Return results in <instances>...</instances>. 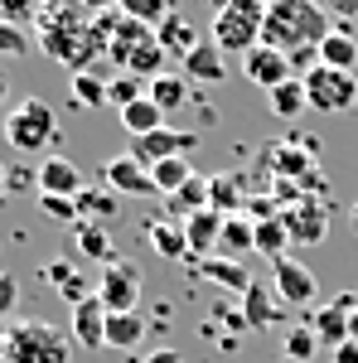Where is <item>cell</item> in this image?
<instances>
[{"instance_id": "6da1fadb", "label": "cell", "mask_w": 358, "mask_h": 363, "mask_svg": "<svg viewBox=\"0 0 358 363\" xmlns=\"http://www.w3.org/2000/svg\"><path fill=\"white\" fill-rule=\"evenodd\" d=\"M34 29H39V49L49 58H63L73 73H92V63L107 58L102 44H97V34H92L87 10L78 0H49Z\"/></svg>"}, {"instance_id": "7a4b0ae2", "label": "cell", "mask_w": 358, "mask_h": 363, "mask_svg": "<svg viewBox=\"0 0 358 363\" xmlns=\"http://www.w3.org/2000/svg\"><path fill=\"white\" fill-rule=\"evenodd\" d=\"M330 10L315 0H267V20H262V44L296 54L305 44H320L330 34Z\"/></svg>"}, {"instance_id": "3957f363", "label": "cell", "mask_w": 358, "mask_h": 363, "mask_svg": "<svg viewBox=\"0 0 358 363\" xmlns=\"http://www.w3.org/2000/svg\"><path fill=\"white\" fill-rule=\"evenodd\" d=\"M5 140L20 150V155H44L63 145V131H58V116L44 97H25L20 107L5 112Z\"/></svg>"}, {"instance_id": "277c9868", "label": "cell", "mask_w": 358, "mask_h": 363, "mask_svg": "<svg viewBox=\"0 0 358 363\" xmlns=\"http://www.w3.org/2000/svg\"><path fill=\"white\" fill-rule=\"evenodd\" d=\"M262 20H267V0H233L223 15H213L208 39L218 44L223 54L247 58L252 49L262 44Z\"/></svg>"}, {"instance_id": "5b68a950", "label": "cell", "mask_w": 358, "mask_h": 363, "mask_svg": "<svg viewBox=\"0 0 358 363\" xmlns=\"http://www.w3.org/2000/svg\"><path fill=\"white\" fill-rule=\"evenodd\" d=\"M5 363H68V339L49 320H20L5 330Z\"/></svg>"}, {"instance_id": "8992f818", "label": "cell", "mask_w": 358, "mask_h": 363, "mask_svg": "<svg viewBox=\"0 0 358 363\" xmlns=\"http://www.w3.org/2000/svg\"><path fill=\"white\" fill-rule=\"evenodd\" d=\"M305 83V97H310V112H349V107H358V73H339V68H310L301 78Z\"/></svg>"}, {"instance_id": "52a82bcc", "label": "cell", "mask_w": 358, "mask_h": 363, "mask_svg": "<svg viewBox=\"0 0 358 363\" xmlns=\"http://www.w3.org/2000/svg\"><path fill=\"white\" fill-rule=\"evenodd\" d=\"M198 145H203V136H198V131H179V126H160V131H150V136H136V140H131V150H126V155H131V160H140L145 169H155L160 160H179V155L189 160V155L198 150Z\"/></svg>"}, {"instance_id": "ba28073f", "label": "cell", "mask_w": 358, "mask_h": 363, "mask_svg": "<svg viewBox=\"0 0 358 363\" xmlns=\"http://www.w3.org/2000/svg\"><path fill=\"white\" fill-rule=\"evenodd\" d=\"M97 296H102V306H107L111 315H131V310H140V272H136V262L111 257L107 267H102V277H97Z\"/></svg>"}, {"instance_id": "9c48e42d", "label": "cell", "mask_w": 358, "mask_h": 363, "mask_svg": "<svg viewBox=\"0 0 358 363\" xmlns=\"http://www.w3.org/2000/svg\"><path fill=\"white\" fill-rule=\"evenodd\" d=\"M272 286H276V296H281V306H315V296H320L315 272L305 262H296L291 252L272 262Z\"/></svg>"}, {"instance_id": "30bf717a", "label": "cell", "mask_w": 358, "mask_h": 363, "mask_svg": "<svg viewBox=\"0 0 358 363\" xmlns=\"http://www.w3.org/2000/svg\"><path fill=\"white\" fill-rule=\"evenodd\" d=\"M102 184L121 199H155L160 194L155 179H150V169L140 165V160H131V155H111L107 165H102Z\"/></svg>"}, {"instance_id": "8fae6325", "label": "cell", "mask_w": 358, "mask_h": 363, "mask_svg": "<svg viewBox=\"0 0 358 363\" xmlns=\"http://www.w3.org/2000/svg\"><path fill=\"white\" fill-rule=\"evenodd\" d=\"M262 165L272 169L276 179H305L310 169H315V155L305 150L301 140H267V150H262Z\"/></svg>"}, {"instance_id": "7c38bea8", "label": "cell", "mask_w": 358, "mask_h": 363, "mask_svg": "<svg viewBox=\"0 0 358 363\" xmlns=\"http://www.w3.org/2000/svg\"><path fill=\"white\" fill-rule=\"evenodd\" d=\"M242 73H247V83L267 87V92L296 78V73H291V58L281 54V49H267V44H257V49L242 58Z\"/></svg>"}, {"instance_id": "4fadbf2b", "label": "cell", "mask_w": 358, "mask_h": 363, "mask_svg": "<svg viewBox=\"0 0 358 363\" xmlns=\"http://www.w3.org/2000/svg\"><path fill=\"white\" fill-rule=\"evenodd\" d=\"M281 213H286V228H291V242L315 247V242L325 238V218H330L325 199H301L296 208H281Z\"/></svg>"}, {"instance_id": "5bb4252c", "label": "cell", "mask_w": 358, "mask_h": 363, "mask_svg": "<svg viewBox=\"0 0 358 363\" xmlns=\"http://www.w3.org/2000/svg\"><path fill=\"white\" fill-rule=\"evenodd\" d=\"M87 184H83V169L73 165L68 155H49L39 165V194H58V199H78Z\"/></svg>"}, {"instance_id": "9a60e30c", "label": "cell", "mask_w": 358, "mask_h": 363, "mask_svg": "<svg viewBox=\"0 0 358 363\" xmlns=\"http://www.w3.org/2000/svg\"><path fill=\"white\" fill-rule=\"evenodd\" d=\"M184 238H189V262H208V257H218V242H223V213H218V208H203V213H194L189 223H184Z\"/></svg>"}, {"instance_id": "2e32d148", "label": "cell", "mask_w": 358, "mask_h": 363, "mask_svg": "<svg viewBox=\"0 0 358 363\" xmlns=\"http://www.w3.org/2000/svg\"><path fill=\"white\" fill-rule=\"evenodd\" d=\"M73 339L83 349L107 344V306H102V296H87L83 306H73Z\"/></svg>"}, {"instance_id": "e0dca14e", "label": "cell", "mask_w": 358, "mask_h": 363, "mask_svg": "<svg viewBox=\"0 0 358 363\" xmlns=\"http://www.w3.org/2000/svg\"><path fill=\"white\" fill-rule=\"evenodd\" d=\"M145 242L165 262H189V238H184V223L174 218H145Z\"/></svg>"}, {"instance_id": "ac0fdd59", "label": "cell", "mask_w": 358, "mask_h": 363, "mask_svg": "<svg viewBox=\"0 0 358 363\" xmlns=\"http://www.w3.org/2000/svg\"><path fill=\"white\" fill-rule=\"evenodd\" d=\"M184 78H189V83H223V78H228V54H223L208 34H203V44L184 58Z\"/></svg>"}, {"instance_id": "d6986e66", "label": "cell", "mask_w": 358, "mask_h": 363, "mask_svg": "<svg viewBox=\"0 0 358 363\" xmlns=\"http://www.w3.org/2000/svg\"><path fill=\"white\" fill-rule=\"evenodd\" d=\"M310 330H315V339L320 344H330V349H344L349 339H354V320H349V310L344 306H320L315 315H310Z\"/></svg>"}, {"instance_id": "ffe728a7", "label": "cell", "mask_w": 358, "mask_h": 363, "mask_svg": "<svg viewBox=\"0 0 358 363\" xmlns=\"http://www.w3.org/2000/svg\"><path fill=\"white\" fill-rule=\"evenodd\" d=\"M242 320H247L252 330H272V325H281V296L267 291L262 281H252L247 296H242Z\"/></svg>"}, {"instance_id": "44dd1931", "label": "cell", "mask_w": 358, "mask_h": 363, "mask_svg": "<svg viewBox=\"0 0 358 363\" xmlns=\"http://www.w3.org/2000/svg\"><path fill=\"white\" fill-rule=\"evenodd\" d=\"M320 63L325 68H339V73H354L358 63V39L349 25H334L325 39H320Z\"/></svg>"}, {"instance_id": "7402d4cb", "label": "cell", "mask_w": 358, "mask_h": 363, "mask_svg": "<svg viewBox=\"0 0 358 363\" xmlns=\"http://www.w3.org/2000/svg\"><path fill=\"white\" fill-rule=\"evenodd\" d=\"M194 272H198V277H208V281H218V286H228L237 301L247 296V286H252V272L242 267V262H233V257H208V262H194Z\"/></svg>"}, {"instance_id": "603a6c76", "label": "cell", "mask_w": 358, "mask_h": 363, "mask_svg": "<svg viewBox=\"0 0 358 363\" xmlns=\"http://www.w3.org/2000/svg\"><path fill=\"white\" fill-rule=\"evenodd\" d=\"M169 218H179V223H189L194 213H203V208H213V184L203 179V174H194L189 184L179 189V194H169Z\"/></svg>"}, {"instance_id": "cb8c5ba5", "label": "cell", "mask_w": 358, "mask_h": 363, "mask_svg": "<svg viewBox=\"0 0 358 363\" xmlns=\"http://www.w3.org/2000/svg\"><path fill=\"white\" fill-rule=\"evenodd\" d=\"M242 252H257V218L252 213H228L223 218V242H218V257H242Z\"/></svg>"}, {"instance_id": "d4e9b609", "label": "cell", "mask_w": 358, "mask_h": 363, "mask_svg": "<svg viewBox=\"0 0 358 363\" xmlns=\"http://www.w3.org/2000/svg\"><path fill=\"white\" fill-rule=\"evenodd\" d=\"M155 39H160V49H165V54H179V63H184V58H189L194 49L203 44V34H198V29H194L189 20L179 15V10H174V15H169L165 25L155 29Z\"/></svg>"}, {"instance_id": "484cf974", "label": "cell", "mask_w": 358, "mask_h": 363, "mask_svg": "<svg viewBox=\"0 0 358 363\" xmlns=\"http://www.w3.org/2000/svg\"><path fill=\"white\" fill-rule=\"evenodd\" d=\"M116 208H121V194H111L107 184H97V189L87 184L83 194H78V213H83L87 223H102V228H107L111 218H116Z\"/></svg>"}, {"instance_id": "4316f807", "label": "cell", "mask_w": 358, "mask_h": 363, "mask_svg": "<svg viewBox=\"0 0 358 363\" xmlns=\"http://www.w3.org/2000/svg\"><path fill=\"white\" fill-rule=\"evenodd\" d=\"M140 339H145V320H140V310H131V315H111V310H107V349L131 354Z\"/></svg>"}, {"instance_id": "83f0119b", "label": "cell", "mask_w": 358, "mask_h": 363, "mask_svg": "<svg viewBox=\"0 0 358 363\" xmlns=\"http://www.w3.org/2000/svg\"><path fill=\"white\" fill-rule=\"evenodd\" d=\"M145 97H150L160 112H179V107H189V78H184V73H160Z\"/></svg>"}, {"instance_id": "f1b7e54d", "label": "cell", "mask_w": 358, "mask_h": 363, "mask_svg": "<svg viewBox=\"0 0 358 363\" xmlns=\"http://www.w3.org/2000/svg\"><path fill=\"white\" fill-rule=\"evenodd\" d=\"M107 83H111V78H102L97 68H92V73H73V78H68V92H73V107H78V112H92V107H107Z\"/></svg>"}, {"instance_id": "f546056e", "label": "cell", "mask_w": 358, "mask_h": 363, "mask_svg": "<svg viewBox=\"0 0 358 363\" xmlns=\"http://www.w3.org/2000/svg\"><path fill=\"white\" fill-rule=\"evenodd\" d=\"M73 242H78V252H83L87 262H102V267L116 257V247H111V233H107L102 223H87V218L73 228Z\"/></svg>"}, {"instance_id": "4dcf8cb0", "label": "cell", "mask_w": 358, "mask_h": 363, "mask_svg": "<svg viewBox=\"0 0 358 363\" xmlns=\"http://www.w3.org/2000/svg\"><path fill=\"white\" fill-rule=\"evenodd\" d=\"M257 252L276 262V257H286L291 252V228H286V213H276V218H262L257 223Z\"/></svg>"}, {"instance_id": "1f68e13d", "label": "cell", "mask_w": 358, "mask_h": 363, "mask_svg": "<svg viewBox=\"0 0 358 363\" xmlns=\"http://www.w3.org/2000/svg\"><path fill=\"white\" fill-rule=\"evenodd\" d=\"M267 102H272V112L286 116V121H296L301 112H310V97H305V83H301V78L272 87V92H267Z\"/></svg>"}, {"instance_id": "d6a6232c", "label": "cell", "mask_w": 358, "mask_h": 363, "mask_svg": "<svg viewBox=\"0 0 358 363\" xmlns=\"http://www.w3.org/2000/svg\"><path fill=\"white\" fill-rule=\"evenodd\" d=\"M121 126L131 131V140H136V136H150V131H160V126H165V112H160L150 97H140V102H131V107L121 112Z\"/></svg>"}, {"instance_id": "836d02e7", "label": "cell", "mask_w": 358, "mask_h": 363, "mask_svg": "<svg viewBox=\"0 0 358 363\" xmlns=\"http://www.w3.org/2000/svg\"><path fill=\"white\" fill-rule=\"evenodd\" d=\"M121 15L126 20H140V25H150V29H160L174 15V0H121Z\"/></svg>"}, {"instance_id": "e575fe53", "label": "cell", "mask_w": 358, "mask_h": 363, "mask_svg": "<svg viewBox=\"0 0 358 363\" xmlns=\"http://www.w3.org/2000/svg\"><path fill=\"white\" fill-rule=\"evenodd\" d=\"M150 179H155V189L169 199V194H179V189L194 179V169H189V160L179 155V160H160V165L150 169Z\"/></svg>"}, {"instance_id": "d590c367", "label": "cell", "mask_w": 358, "mask_h": 363, "mask_svg": "<svg viewBox=\"0 0 358 363\" xmlns=\"http://www.w3.org/2000/svg\"><path fill=\"white\" fill-rule=\"evenodd\" d=\"M281 349H286V363H310L315 354H320V339H315L310 325H291L286 339H281Z\"/></svg>"}, {"instance_id": "8d00e7d4", "label": "cell", "mask_w": 358, "mask_h": 363, "mask_svg": "<svg viewBox=\"0 0 358 363\" xmlns=\"http://www.w3.org/2000/svg\"><path fill=\"white\" fill-rule=\"evenodd\" d=\"M44 5H49V0H0V20H5V25L29 29V25H39Z\"/></svg>"}, {"instance_id": "74e56055", "label": "cell", "mask_w": 358, "mask_h": 363, "mask_svg": "<svg viewBox=\"0 0 358 363\" xmlns=\"http://www.w3.org/2000/svg\"><path fill=\"white\" fill-rule=\"evenodd\" d=\"M140 97H145V92H140V78H136V73H116V78L107 83V102L116 107V112H126L131 102H140Z\"/></svg>"}, {"instance_id": "f35d334b", "label": "cell", "mask_w": 358, "mask_h": 363, "mask_svg": "<svg viewBox=\"0 0 358 363\" xmlns=\"http://www.w3.org/2000/svg\"><path fill=\"white\" fill-rule=\"evenodd\" d=\"M39 208H44V218H54V223H63V228H78V223H83V213H78V199L39 194Z\"/></svg>"}, {"instance_id": "ab89813d", "label": "cell", "mask_w": 358, "mask_h": 363, "mask_svg": "<svg viewBox=\"0 0 358 363\" xmlns=\"http://www.w3.org/2000/svg\"><path fill=\"white\" fill-rule=\"evenodd\" d=\"M39 277L49 281V286H58V291H68V286H73V281L83 277V272H78V267H73L68 257H49V262L39 267Z\"/></svg>"}, {"instance_id": "60d3db41", "label": "cell", "mask_w": 358, "mask_h": 363, "mask_svg": "<svg viewBox=\"0 0 358 363\" xmlns=\"http://www.w3.org/2000/svg\"><path fill=\"white\" fill-rule=\"evenodd\" d=\"M20 54H29V34L20 25L0 20V58H20Z\"/></svg>"}, {"instance_id": "b9f144b4", "label": "cell", "mask_w": 358, "mask_h": 363, "mask_svg": "<svg viewBox=\"0 0 358 363\" xmlns=\"http://www.w3.org/2000/svg\"><path fill=\"white\" fill-rule=\"evenodd\" d=\"M20 306V281L10 277V272H0V320H10Z\"/></svg>"}, {"instance_id": "7bdbcfd3", "label": "cell", "mask_w": 358, "mask_h": 363, "mask_svg": "<svg viewBox=\"0 0 358 363\" xmlns=\"http://www.w3.org/2000/svg\"><path fill=\"white\" fill-rule=\"evenodd\" d=\"M29 189H39V169L15 165V169H10V199H15V194H29Z\"/></svg>"}, {"instance_id": "ee69618b", "label": "cell", "mask_w": 358, "mask_h": 363, "mask_svg": "<svg viewBox=\"0 0 358 363\" xmlns=\"http://www.w3.org/2000/svg\"><path fill=\"white\" fill-rule=\"evenodd\" d=\"M330 15H334V25H354L358 20V0H330Z\"/></svg>"}, {"instance_id": "f6af8a7d", "label": "cell", "mask_w": 358, "mask_h": 363, "mask_svg": "<svg viewBox=\"0 0 358 363\" xmlns=\"http://www.w3.org/2000/svg\"><path fill=\"white\" fill-rule=\"evenodd\" d=\"M87 15H111V10H121V0H78Z\"/></svg>"}, {"instance_id": "bcb514c9", "label": "cell", "mask_w": 358, "mask_h": 363, "mask_svg": "<svg viewBox=\"0 0 358 363\" xmlns=\"http://www.w3.org/2000/svg\"><path fill=\"white\" fill-rule=\"evenodd\" d=\"M140 363H184V354L179 349H155V354H145Z\"/></svg>"}, {"instance_id": "7dc6e473", "label": "cell", "mask_w": 358, "mask_h": 363, "mask_svg": "<svg viewBox=\"0 0 358 363\" xmlns=\"http://www.w3.org/2000/svg\"><path fill=\"white\" fill-rule=\"evenodd\" d=\"M334 363H358V339H349L344 349H334Z\"/></svg>"}, {"instance_id": "c3c4849f", "label": "cell", "mask_w": 358, "mask_h": 363, "mask_svg": "<svg viewBox=\"0 0 358 363\" xmlns=\"http://www.w3.org/2000/svg\"><path fill=\"white\" fill-rule=\"evenodd\" d=\"M0 199H10V169L0 165Z\"/></svg>"}, {"instance_id": "681fc988", "label": "cell", "mask_w": 358, "mask_h": 363, "mask_svg": "<svg viewBox=\"0 0 358 363\" xmlns=\"http://www.w3.org/2000/svg\"><path fill=\"white\" fill-rule=\"evenodd\" d=\"M349 228H354V238H358V203L349 208Z\"/></svg>"}, {"instance_id": "f907efd6", "label": "cell", "mask_w": 358, "mask_h": 363, "mask_svg": "<svg viewBox=\"0 0 358 363\" xmlns=\"http://www.w3.org/2000/svg\"><path fill=\"white\" fill-rule=\"evenodd\" d=\"M5 97H10V78L0 73V102H5Z\"/></svg>"}, {"instance_id": "816d5d0a", "label": "cell", "mask_w": 358, "mask_h": 363, "mask_svg": "<svg viewBox=\"0 0 358 363\" xmlns=\"http://www.w3.org/2000/svg\"><path fill=\"white\" fill-rule=\"evenodd\" d=\"M208 5H213V15H223V10H228L233 0H208Z\"/></svg>"}, {"instance_id": "f5cc1de1", "label": "cell", "mask_w": 358, "mask_h": 363, "mask_svg": "<svg viewBox=\"0 0 358 363\" xmlns=\"http://www.w3.org/2000/svg\"><path fill=\"white\" fill-rule=\"evenodd\" d=\"M0 359H5V330H0Z\"/></svg>"}, {"instance_id": "db71d44e", "label": "cell", "mask_w": 358, "mask_h": 363, "mask_svg": "<svg viewBox=\"0 0 358 363\" xmlns=\"http://www.w3.org/2000/svg\"><path fill=\"white\" fill-rule=\"evenodd\" d=\"M354 339H358V315H354Z\"/></svg>"}]
</instances>
